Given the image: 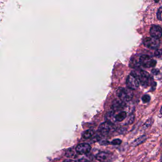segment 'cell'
<instances>
[{"label":"cell","instance_id":"cell-1","mask_svg":"<svg viewBox=\"0 0 162 162\" xmlns=\"http://www.w3.org/2000/svg\"><path fill=\"white\" fill-rule=\"evenodd\" d=\"M117 94L119 99L124 102L130 101L134 97L132 90L128 87H119L117 90Z\"/></svg>","mask_w":162,"mask_h":162},{"label":"cell","instance_id":"cell-2","mask_svg":"<svg viewBox=\"0 0 162 162\" xmlns=\"http://www.w3.org/2000/svg\"><path fill=\"white\" fill-rule=\"evenodd\" d=\"M126 84L128 88L131 90L137 89L140 85L138 73L136 71H132L127 78Z\"/></svg>","mask_w":162,"mask_h":162},{"label":"cell","instance_id":"cell-3","mask_svg":"<svg viewBox=\"0 0 162 162\" xmlns=\"http://www.w3.org/2000/svg\"><path fill=\"white\" fill-rule=\"evenodd\" d=\"M139 64L144 68H153L156 65V61L149 55H143L140 57Z\"/></svg>","mask_w":162,"mask_h":162},{"label":"cell","instance_id":"cell-4","mask_svg":"<svg viewBox=\"0 0 162 162\" xmlns=\"http://www.w3.org/2000/svg\"><path fill=\"white\" fill-rule=\"evenodd\" d=\"M138 75L140 84L144 87H147L152 83V78L149 73L146 71H141Z\"/></svg>","mask_w":162,"mask_h":162},{"label":"cell","instance_id":"cell-5","mask_svg":"<svg viewBox=\"0 0 162 162\" xmlns=\"http://www.w3.org/2000/svg\"><path fill=\"white\" fill-rule=\"evenodd\" d=\"M144 45L148 48L156 50L159 47L160 41L159 39H155L152 37H146L143 40Z\"/></svg>","mask_w":162,"mask_h":162},{"label":"cell","instance_id":"cell-6","mask_svg":"<svg viewBox=\"0 0 162 162\" xmlns=\"http://www.w3.org/2000/svg\"><path fill=\"white\" fill-rule=\"evenodd\" d=\"M91 149V147L90 144L86 143H82L77 145L75 150L78 154L84 155L90 152Z\"/></svg>","mask_w":162,"mask_h":162},{"label":"cell","instance_id":"cell-7","mask_svg":"<svg viewBox=\"0 0 162 162\" xmlns=\"http://www.w3.org/2000/svg\"><path fill=\"white\" fill-rule=\"evenodd\" d=\"M112 126L113 124L107 121L102 123L98 128V131L103 136L107 135L112 129Z\"/></svg>","mask_w":162,"mask_h":162},{"label":"cell","instance_id":"cell-8","mask_svg":"<svg viewBox=\"0 0 162 162\" xmlns=\"http://www.w3.org/2000/svg\"><path fill=\"white\" fill-rule=\"evenodd\" d=\"M150 34L152 38L159 39L162 37V28L159 25H154L150 29Z\"/></svg>","mask_w":162,"mask_h":162},{"label":"cell","instance_id":"cell-9","mask_svg":"<svg viewBox=\"0 0 162 162\" xmlns=\"http://www.w3.org/2000/svg\"><path fill=\"white\" fill-rule=\"evenodd\" d=\"M97 160L100 162H109L112 158V155L108 153L101 152L97 154Z\"/></svg>","mask_w":162,"mask_h":162},{"label":"cell","instance_id":"cell-10","mask_svg":"<svg viewBox=\"0 0 162 162\" xmlns=\"http://www.w3.org/2000/svg\"><path fill=\"white\" fill-rule=\"evenodd\" d=\"M126 106V103L124 101L120 99H115L112 103V110L114 112L120 111L124 109Z\"/></svg>","mask_w":162,"mask_h":162},{"label":"cell","instance_id":"cell-11","mask_svg":"<svg viewBox=\"0 0 162 162\" xmlns=\"http://www.w3.org/2000/svg\"><path fill=\"white\" fill-rule=\"evenodd\" d=\"M147 139V137L146 136H142L139 137L138 138L135 139L134 141L132 142L131 143V145L132 146H137L143 143L144 142L146 141Z\"/></svg>","mask_w":162,"mask_h":162},{"label":"cell","instance_id":"cell-12","mask_svg":"<svg viewBox=\"0 0 162 162\" xmlns=\"http://www.w3.org/2000/svg\"><path fill=\"white\" fill-rule=\"evenodd\" d=\"M107 122L113 124L116 121L115 120V112L113 110L109 111L106 115Z\"/></svg>","mask_w":162,"mask_h":162},{"label":"cell","instance_id":"cell-13","mask_svg":"<svg viewBox=\"0 0 162 162\" xmlns=\"http://www.w3.org/2000/svg\"><path fill=\"white\" fill-rule=\"evenodd\" d=\"M127 114L125 111H122L115 116V120L117 122H122L126 119Z\"/></svg>","mask_w":162,"mask_h":162},{"label":"cell","instance_id":"cell-14","mask_svg":"<svg viewBox=\"0 0 162 162\" xmlns=\"http://www.w3.org/2000/svg\"><path fill=\"white\" fill-rule=\"evenodd\" d=\"M76 153H76V150L73 149L72 148H70L66 151L65 155L69 158H75L77 156Z\"/></svg>","mask_w":162,"mask_h":162},{"label":"cell","instance_id":"cell-15","mask_svg":"<svg viewBox=\"0 0 162 162\" xmlns=\"http://www.w3.org/2000/svg\"><path fill=\"white\" fill-rule=\"evenodd\" d=\"M94 134V133L93 130L88 129L83 132L82 136V138H83L89 139L93 136Z\"/></svg>","mask_w":162,"mask_h":162},{"label":"cell","instance_id":"cell-16","mask_svg":"<svg viewBox=\"0 0 162 162\" xmlns=\"http://www.w3.org/2000/svg\"><path fill=\"white\" fill-rule=\"evenodd\" d=\"M135 116L134 114H131L130 115L128 118H127V121H126V125H131L133 123H134V121H135Z\"/></svg>","mask_w":162,"mask_h":162},{"label":"cell","instance_id":"cell-17","mask_svg":"<svg viewBox=\"0 0 162 162\" xmlns=\"http://www.w3.org/2000/svg\"><path fill=\"white\" fill-rule=\"evenodd\" d=\"M154 119L153 118H150V119H148L147 121L145 122L144 123V128H148L149 127H151L152 125L153 124Z\"/></svg>","mask_w":162,"mask_h":162},{"label":"cell","instance_id":"cell-18","mask_svg":"<svg viewBox=\"0 0 162 162\" xmlns=\"http://www.w3.org/2000/svg\"><path fill=\"white\" fill-rule=\"evenodd\" d=\"M150 96L149 95H144L142 97V100L144 103H149L150 102Z\"/></svg>","mask_w":162,"mask_h":162},{"label":"cell","instance_id":"cell-19","mask_svg":"<svg viewBox=\"0 0 162 162\" xmlns=\"http://www.w3.org/2000/svg\"><path fill=\"white\" fill-rule=\"evenodd\" d=\"M122 143V140L119 139H115L110 143V144L112 145H120Z\"/></svg>","mask_w":162,"mask_h":162},{"label":"cell","instance_id":"cell-20","mask_svg":"<svg viewBox=\"0 0 162 162\" xmlns=\"http://www.w3.org/2000/svg\"><path fill=\"white\" fill-rule=\"evenodd\" d=\"M162 6H160V8L158 9V11H157V13H156V16H157V19L159 20V21H161L162 19Z\"/></svg>","mask_w":162,"mask_h":162},{"label":"cell","instance_id":"cell-21","mask_svg":"<svg viewBox=\"0 0 162 162\" xmlns=\"http://www.w3.org/2000/svg\"><path fill=\"white\" fill-rule=\"evenodd\" d=\"M162 55V50L161 49L157 50L154 52V55L156 57H160Z\"/></svg>","mask_w":162,"mask_h":162},{"label":"cell","instance_id":"cell-22","mask_svg":"<svg viewBox=\"0 0 162 162\" xmlns=\"http://www.w3.org/2000/svg\"><path fill=\"white\" fill-rule=\"evenodd\" d=\"M110 142L108 141L104 140L101 142V144L102 145H107L108 144H110Z\"/></svg>","mask_w":162,"mask_h":162},{"label":"cell","instance_id":"cell-23","mask_svg":"<svg viewBox=\"0 0 162 162\" xmlns=\"http://www.w3.org/2000/svg\"><path fill=\"white\" fill-rule=\"evenodd\" d=\"M152 72L154 75H156V74H158L159 73V71L157 69H153V70H152Z\"/></svg>","mask_w":162,"mask_h":162},{"label":"cell","instance_id":"cell-24","mask_svg":"<svg viewBox=\"0 0 162 162\" xmlns=\"http://www.w3.org/2000/svg\"><path fill=\"white\" fill-rule=\"evenodd\" d=\"M63 162H76L75 161H74L73 160H71V159H66V160H64Z\"/></svg>","mask_w":162,"mask_h":162}]
</instances>
